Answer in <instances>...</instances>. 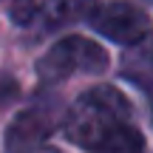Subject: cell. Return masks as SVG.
<instances>
[{
    "label": "cell",
    "mask_w": 153,
    "mask_h": 153,
    "mask_svg": "<svg viewBox=\"0 0 153 153\" xmlns=\"http://www.w3.org/2000/svg\"><path fill=\"white\" fill-rule=\"evenodd\" d=\"M128 116H131V102L125 94L111 85H94L74 99L62 119V131L71 145L94 150L116 128L128 125Z\"/></svg>",
    "instance_id": "obj_1"
},
{
    "label": "cell",
    "mask_w": 153,
    "mask_h": 153,
    "mask_svg": "<svg viewBox=\"0 0 153 153\" xmlns=\"http://www.w3.org/2000/svg\"><path fill=\"white\" fill-rule=\"evenodd\" d=\"M108 68V54L99 48L94 40L71 34L54 43L43 57L37 60V76L43 85H60L68 76L85 71V74H99Z\"/></svg>",
    "instance_id": "obj_2"
},
{
    "label": "cell",
    "mask_w": 153,
    "mask_h": 153,
    "mask_svg": "<svg viewBox=\"0 0 153 153\" xmlns=\"http://www.w3.org/2000/svg\"><path fill=\"white\" fill-rule=\"evenodd\" d=\"M91 23L102 37H108L111 43H119V45H139L150 34V17L128 0L99 6L94 11Z\"/></svg>",
    "instance_id": "obj_3"
},
{
    "label": "cell",
    "mask_w": 153,
    "mask_h": 153,
    "mask_svg": "<svg viewBox=\"0 0 153 153\" xmlns=\"http://www.w3.org/2000/svg\"><path fill=\"white\" fill-rule=\"evenodd\" d=\"M51 133V119L45 111H26L6 131V153H37L40 142Z\"/></svg>",
    "instance_id": "obj_4"
},
{
    "label": "cell",
    "mask_w": 153,
    "mask_h": 153,
    "mask_svg": "<svg viewBox=\"0 0 153 153\" xmlns=\"http://www.w3.org/2000/svg\"><path fill=\"white\" fill-rule=\"evenodd\" d=\"M94 11H97V0H45L43 20L48 28H60L88 20V17H94Z\"/></svg>",
    "instance_id": "obj_5"
},
{
    "label": "cell",
    "mask_w": 153,
    "mask_h": 153,
    "mask_svg": "<svg viewBox=\"0 0 153 153\" xmlns=\"http://www.w3.org/2000/svg\"><path fill=\"white\" fill-rule=\"evenodd\" d=\"M122 76L131 79L133 85L145 88V91H150V88H153V40L133 45V51H128V54H125Z\"/></svg>",
    "instance_id": "obj_6"
},
{
    "label": "cell",
    "mask_w": 153,
    "mask_h": 153,
    "mask_svg": "<svg viewBox=\"0 0 153 153\" xmlns=\"http://www.w3.org/2000/svg\"><path fill=\"white\" fill-rule=\"evenodd\" d=\"M142 148H145L142 133L136 128H131V125H122L111 136H105L94 148V153H142Z\"/></svg>",
    "instance_id": "obj_7"
},
{
    "label": "cell",
    "mask_w": 153,
    "mask_h": 153,
    "mask_svg": "<svg viewBox=\"0 0 153 153\" xmlns=\"http://www.w3.org/2000/svg\"><path fill=\"white\" fill-rule=\"evenodd\" d=\"M9 14H11V20H14L17 26H28V23L40 14V6H37V0H14Z\"/></svg>",
    "instance_id": "obj_8"
},
{
    "label": "cell",
    "mask_w": 153,
    "mask_h": 153,
    "mask_svg": "<svg viewBox=\"0 0 153 153\" xmlns=\"http://www.w3.org/2000/svg\"><path fill=\"white\" fill-rule=\"evenodd\" d=\"M14 94H17V82L11 79V76H0V105L9 102Z\"/></svg>",
    "instance_id": "obj_9"
}]
</instances>
